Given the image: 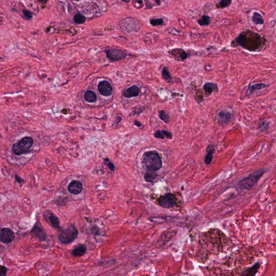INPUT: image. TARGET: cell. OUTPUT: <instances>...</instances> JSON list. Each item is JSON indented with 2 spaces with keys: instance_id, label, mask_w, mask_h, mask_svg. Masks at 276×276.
Here are the masks:
<instances>
[{
  "instance_id": "17",
  "label": "cell",
  "mask_w": 276,
  "mask_h": 276,
  "mask_svg": "<svg viewBox=\"0 0 276 276\" xmlns=\"http://www.w3.org/2000/svg\"><path fill=\"white\" fill-rule=\"evenodd\" d=\"M33 233L36 236H37L39 238L40 241L45 240L46 237H47V236H46L44 230L38 226H37V227L36 226L34 228Z\"/></svg>"
},
{
  "instance_id": "28",
  "label": "cell",
  "mask_w": 276,
  "mask_h": 276,
  "mask_svg": "<svg viewBox=\"0 0 276 276\" xmlns=\"http://www.w3.org/2000/svg\"><path fill=\"white\" fill-rule=\"evenodd\" d=\"M232 1L230 0H222L219 3V6L221 7L222 8H226L227 7L230 6V4H231Z\"/></svg>"
},
{
  "instance_id": "23",
  "label": "cell",
  "mask_w": 276,
  "mask_h": 276,
  "mask_svg": "<svg viewBox=\"0 0 276 276\" xmlns=\"http://www.w3.org/2000/svg\"><path fill=\"white\" fill-rule=\"evenodd\" d=\"M159 115L160 118L162 120L164 121L165 123H168L170 122V115L165 111L162 110L160 111L159 112Z\"/></svg>"
},
{
  "instance_id": "33",
  "label": "cell",
  "mask_w": 276,
  "mask_h": 276,
  "mask_svg": "<svg viewBox=\"0 0 276 276\" xmlns=\"http://www.w3.org/2000/svg\"><path fill=\"white\" fill-rule=\"evenodd\" d=\"M15 178H16V180L17 181V182H19V183H21V182H22V179L20 178L18 175H15Z\"/></svg>"
},
{
  "instance_id": "32",
  "label": "cell",
  "mask_w": 276,
  "mask_h": 276,
  "mask_svg": "<svg viewBox=\"0 0 276 276\" xmlns=\"http://www.w3.org/2000/svg\"><path fill=\"white\" fill-rule=\"evenodd\" d=\"M180 57L181 58V59L182 60H185V59H186L188 57V55L187 53L186 52H182L181 54V55H180Z\"/></svg>"
},
{
  "instance_id": "15",
  "label": "cell",
  "mask_w": 276,
  "mask_h": 276,
  "mask_svg": "<svg viewBox=\"0 0 276 276\" xmlns=\"http://www.w3.org/2000/svg\"><path fill=\"white\" fill-rule=\"evenodd\" d=\"M48 221L52 227L55 229H59L60 221L58 217L53 214H50L48 216Z\"/></svg>"
},
{
  "instance_id": "30",
  "label": "cell",
  "mask_w": 276,
  "mask_h": 276,
  "mask_svg": "<svg viewBox=\"0 0 276 276\" xmlns=\"http://www.w3.org/2000/svg\"><path fill=\"white\" fill-rule=\"evenodd\" d=\"M23 13L25 15V16L26 17V19H28V20H30L33 17L30 11H29L28 10H23Z\"/></svg>"
},
{
  "instance_id": "11",
  "label": "cell",
  "mask_w": 276,
  "mask_h": 276,
  "mask_svg": "<svg viewBox=\"0 0 276 276\" xmlns=\"http://www.w3.org/2000/svg\"><path fill=\"white\" fill-rule=\"evenodd\" d=\"M260 263H256V264L251 266V268H247L242 272L243 276H255L258 270L260 268Z\"/></svg>"
},
{
  "instance_id": "1",
  "label": "cell",
  "mask_w": 276,
  "mask_h": 276,
  "mask_svg": "<svg viewBox=\"0 0 276 276\" xmlns=\"http://www.w3.org/2000/svg\"><path fill=\"white\" fill-rule=\"evenodd\" d=\"M143 162L146 169L150 172H156L162 166L159 154L154 151L146 152L143 155Z\"/></svg>"
},
{
  "instance_id": "34",
  "label": "cell",
  "mask_w": 276,
  "mask_h": 276,
  "mask_svg": "<svg viewBox=\"0 0 276 276\" xmlns=\"http://www.w3.org/2000/svg\"><path fill=\"white\" fill-rule=\"evenodd\" d=\"M134 124H135V125H137L138 127H140L141 126V123L139 122V121H135V122H134Z\"/></svg>"
},
{
  "instance_id": "4",
  "label": "cell",
  "mask_w": 276,
  "mask_h": 276,
  "mask_svg": "<svg viewBox=\"0 0 276 276\" xmlns=\"http://www.w3.org/2000/svg\"><path fill=\"white\" fill-rule=\"evenodd\" d=\"M33 145V140L30 137H25L12 146V151L17 156L26 153Z\"/></svg>"
},
{
  "instance_id": "22",
  "label": "cell",
  "mask_w": 276,
  "mask_h": 276,
  "mask_svg": "<svg viewBox=\"0 0 276 276\" xmlns=\"http://www.w3.org/2000/svg\"><path fill=\"white\" fill-rule=\"evenodd\" d=\"M198 25L201 26H205V25H209L210 24V17L205 15L202 17L201 19L197 20Z\"/></svg>"
},
{
  "instance_id": "7",
  "label": "cell",
  "mask_w": 276,
  "mask_h": 276,
  "mask_svg": "<svg viewBox=\"0 0 276 276\" xmlns=\"http://www.w3.org/2000/svg\"><path fill=\"white\" fill-rule=\"evenodd\" d=\"M98 88L99 93L104 96H110L112 93V88L111 85L107 81L100 82L99 84Z\"/></svg>"
},
{
  "instance_id": "26",
  "label": "cell",
  "mask_w": 276,
  "mask_h": 276,
  "mask_svg": "<svg viewBox=\"0 0 276 276\" xmlns=\"http://www.w3.org/2000/svg\"><path fill=\"white\" fill-rule=\"evenodd\" d=\"M86 20L85 17L83 16L81 14H77L76 16H75L74 17V20L75 22L77 23V24H83L85 22V21Z\"/></svg>"
},
{
  "instance_id": "10",
  "label": "cell",
  "mask_w": 276,
  "mask_h": 276,
  "mask_svg": "<svg viewBox=\"0 0 276 276\" xmlns=\"http://www.w3.org/2000/svg\"><path fill=\"white\" fill-rule=\"evenodd\" d=\"M87 247L85 244H79L74 247L71 254L74 257H80L86 253Z\"/></svg>"
},
{
  "instance_id": "31",
  "label": "cell",
  "mask_w": 276,
  "mask_h": 276,
  "mask_svg": "<svg viewBox=\"0 0 276 276\" xmlns=\"http://www.w3.org/2000/svg\"><path fill=\"white\" fill-rule=\"evenodd\" d=\"M107 166L109 167V170H110L111 171H114L115 170V166L114 164L109 161V163L107 164Z\"/></svg>"
},
{
  "instance_id": "13",
  "label": "cell",
  "mask_w": 276,
  "mask_h": 276,
  "mask_svg": "<svg viewBox=\"0 0 276 276\" xmlns=\"http://www.w3.org/2000/svg\"><path fill=\"white\" fill-rule=\"evenodd\" d=\"M215 152V149L213 145H209L207 148V153L205 156V162L206 165H209L213 160V155Z\"/></svg>"
},
{
  "instance_id": "25",
  "label": "cell",
  "mask_w": 276,
  "mask_h": 276,
  "mask_svg": "<svg viewBox=\"0 0 276 276\" xmlns=\"http://www.w3.org/2000/svg\"><path fill=\"white\" fill-rule=\"evenodd\" d=\"M266 86H266V85L263 84V83H259V84H254V85H252V86L250 87V88H251V91H250V93L251 94L254 90H262V89L265 88Z\"/></svg>"
},
{
  "instance_id": "12",
  "label": "cell",
  "mask_w": 276,
  "mask_h": 276,
  "mask_svg": "<svg viewBox=\"0 0 276 276\" xmlns=\"http://www.w3.org/2000/svg\"><path fill=\"white\" fill-rule=\"evenodd\" d=\"M139 94V89L137 86H131L129 88L124 92V96L126 98H132L138 96Z\"/></svg>"
},
{
  "instance_id": "5",
  "label": "cell",
  "mask_w": 276,
  "mask_h": 276,
  "mask_svg": "<svg viewBox=\"0 0 276 276\" xmlns=\"http://www.w3.org/2000/svg\"><path fill=\"white\" fill-rule=\"evenodd\" d=\"M159 205L164 208H171L174 207L177 203L175 195L171 193L166 194L161 196L158 200Z\"/></svg>"
},
{
  "instance_id": "20",
  "label": "cell",
  "mask_w": 276,
  "mask_h": 276,
  "mask_svg": "<svg viewBox=\"0 0 276 276\" xmlns=\"http://www.w3.org/2000/svg\"><path fill=\"white\" fill-rule=\"evenodd\" d=\"M85 99L88 102H95L97 100L96 94L92 91H88L85 94Z\"/></svg>"
},
{
  "instance_id": "14",
  "label": "cell",
  "mask_w": 276,
  "mask_h": 276,
  "mask_svg": "<svg viewBox=\"0 0 276 276\" xmlns=\"http://www.w3.org/2000/svg\"><path fill=\"white\" fill-rule=\"evenodd\" d=\"M154 137L158 139H164L167 138L171 140L173 138L172 133L165 130H158L154 134Z\"/></svg>"
},
{
  "instance_id": "3",
  "label": "cell",
  "mask_w": 276,
  "mask_h": 276,
  "mask_svg": "<svg viewBox=\"0 0 276 276\" xmlns=\"http://www.w3.org/2000/svg\"><path fill=\"white\" fill-rule=\"evenodd\" d=\"M265 172V170L264 169H262L252 173L247 177L244 178L243 179L239 181L238 184L240 188L247 190L252 188L263 175Z\"/></svg>"
},
{
  "instance_id": "8",
  "label": "cell",
  "mask_w": 276,
  "mask_h": 276,
  "mask_svg": "<svg viewBox=\"0 0 276 276\" xmlns=\"http://www.w3.org/2000/svg\"><path fill=\"white\" fill-rule=\"evenodd\" d=\"M107 57L111 61H118L126 57L127 54L124 51L118 49H111L107 51Z\"/></svg>"
},
{
  "instance_id": "2",
  "label": "cell",
  "mask_w": 276,
  "mask_h": 276,
  "mask_svg": "<svg viewBox=\"0 0 276 276\" xmlns=\"http://www.w3.org/2000/svg\"><path fill=\"white\" fill-rule=\"evenodd\" d=\"M78 235V230L76 227L73 224H69L66 228L59 230L58 237L61 244L66 245L73 242L77 238Z\"/></svg>"
},
{
  "instance_id": "19",
  "label": "cell",
  "mask_w": 276,
  "mask_h": 276,
  "mask_svg": "<svg viewBox=\"0 0 276 276\" xmlns=\"http://www.w3.org/2000/svg\"><path fill=\"white\" fill-rule=\"evenodd\" d=\"M157 176H158V174H156V172L149 171L145 174L144 179L146 182L152 183L156 179Z\"/></svg>"
},
{
  "instance_id": "6",
  "label": "cell",
  "mask_w": 276,
  "mask_h": 276,
  "mask_svg": "<svg viewBox=\"0 0 276 276\" xmlns=\"http://www.w3.org/2000/svg\"><path fill=\"white\" fill-rule=\"evenodd\" d=\"M14 237V232L8 228H4L0 230V240L3 243H10Z\"/></svg>"
},
{
  "instance_id": "21",
  "label": "cell",
  "mask_w": 276,
  "mask_h": 276,
  "mask_svg": "<svg viewBox=\"0 0 276 276\" xmlns=\"http://www.w3.org/2000/svg\"><path fill=\"white\" fill-rule=\"evenodd\" d=\"M252 20L256 25H263L264 20L261 15L257 12H255L252 16Z\"/></svg>"
},
{
  "instance_id": "18",
  "label": "cell",
  "mask_w": 276,
  "mask_h": 276,
  "mask_svg": "<svg viewBox=\"0 0 276 276\" xmlns=\"http://www.w3.org/2000/svg\"><path fill=\"white\" fill-rule=\"evenodd\" d=\"M203 89L206 93L210 94L215 91L216 90H217L218 88H217V84L212 83H207L204 85Z\"/></svg>"
},
{
  "instance_id": "16",
  "label": "cell",
  "mask_w": 276,
  "mask_h": 276,
  "mask_svg": "<svg viewBox=\"0 0 276 276\" xmlns=\"http://www.w3.org/2000/svg\"><path fill=\"white\" fill-rule=\"evenodd\" d=\"M231 118V114L227 111H221L218 115V119L222 124L228 123Z\"/></svg>"
},
{
  "instance_id": "27",
  "label": "cell",
  "mask_w": 276,
  "mask_h": 276,
  "mask_svg": "<svg viewBox=\"0 0 276 276\" xmlns=\"http://www.w3.org/2000/svg\"><path fill=\"white\" fill-rule=\"evenodd\" d=\"M150 23L153 26H158L163 25L164 20L162 19H152L150 20Z\"/></svg>"
},
{
  "instance_id": "29",
  "label": "cell",
  "mask_w": 276,
  "mask_h": 276,
  "mask_svg": "<svg viewBox=\"0 0 276 276\" xmlns=\"http://www.w3.org/2000/svg\"><path fill=\"white\" fill-rule=\"evenodd\" d=\"M7 269L4 266L0 265V276H6Z\"/></svg>"
},
{
  "instance_id": "24",
  "label": "cell",
  "mask_w": 276,
  "mask_h": 276,
  "mask_svg": "<svg viewBox=\"0 0 276 276\" xmlns=\"http://www.w3.org/2000/svg\"><path fill=\"white\" fill-rule=\"evenodd\" d=\"M162 75L163 78L166 80H167V82H170L172 80V76L170 75L168 70L166 68H164L163 70H162Z\"/></svg>"
},
{
  "instance_id": "9",
  "label": "cell",
  "mask_w": 276,
  "mask_h": 276,
  "mask_svg": "<svg viewBox=\"0 0 276 276\" xmlns=\"http://www.w3.org/2000/svg\"><path fill=\"white\" fill-rule=\"evenodd\" d=\"M83 189V185L81 182L74 180L70 183L68 186V190L72 194H79Z\"/></svg>"
}]
</instances>
